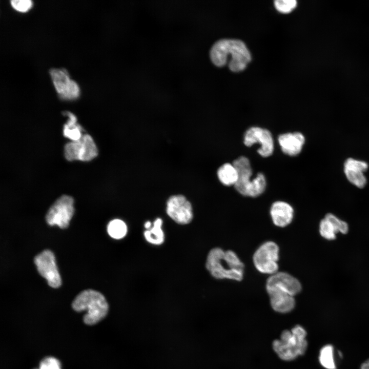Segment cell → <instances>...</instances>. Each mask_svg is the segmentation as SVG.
<instances>
[{"mask_svg": "<svg viewBox=\"0 0 369 369\" xmlns=\"http://www.w3.org/2000/svg\"><path fill=\"white\" fill-rule=\"evenodd\" d=\"M278 140L284 153L289 156H296L301 152L305 142V137L300 132L286 133L280 135Z\"/></svg>", "mask_w": 369, "mask_h": 369, "instance_id": "17", "label": "cell"}, {"mask_svg": "<svg viewBox=\"0 0 369 369\" xmlns=\"http://www.w3.org/2000/svg\"><path fill=\"white\" fill-rule=\"evenodd\" d=\"M319 361L325 369H336L334 356V347L331 344L324 345L320 350Z\"/></svg>", "mask_w": 369, "mask_h": 369, "instance_id": "22", "label": "cell"}, {"mask_svg": "<svg viewBox=\"0 0 369 369\" xmlns=\"http://www.w3.org/2000/svg\"><path fill=\"white\" fill-rule=\"evenodd\" d=\"M166 212L172 219L180 224H188L193 218L191 202L184 196L180 194L172 195L168 198Z\"/></svg>", "mask_w": 369, "mask_h": 369, "instance_id": "11", "label": "cell"}, {"mask_svg": "<svg viewBox=\"0 0 369 369\" xmlns=\"http://www.w3.org/2000/svg\"><path fill=\"white\" fill-rule=\"evenodd\" d=\"M73 203L71 196H60L48 210L46 215L47 223L51 226L57 225L61 229L67 228L74 214Z\"/></svg>", "mask_w": 369, "mask_h": 369, "instance_id": "7", "label": "cell"}, {"mask_svg": "<svg viewBox=\"0 0 369 369\" xmlns=\"http://www.w3.org/2000/svg\"><path fill=\"white\" fill-rule=\"evenodd\" d=\"M10 4L13 9L21 12L28 11L33 5L31 0H11Z\"/></svg>", "mask_w": 369, "mask_h": 369, "instance_id": "26", "label": "cell"}, {"mask_svg": "<svg viewBox=\"0 0 369 369\" xmlns=\"http://www.w3.org/2000/svg\"><path fill=\"white\" fill-rule=\"evenodd\" d=\"M64 153L69 161H87L97 156L98 150L91 136L84 134L78 140L67 143L65 147Z\"/></svg>", "mask_w": 369, "mask_h": 369, "instance_id": "8", "label": "cell"}, {"mask_svg": "<svg viewBox=\"0 0 369 369\" xmlns=\"http://www.w3.org/2000/svg\"><path fill=\"white\" fill-rule=\"evenodd\" d=\"M229 63L230 70L235 72L243 70L251 60V54L244 43L238 39H223L216 42L211 49L210 55L212 63L218 67Z\"/></svg>", "mask_w": 369, "mask_h": 369, "instance_id": "1", "label": "cell"}, {"mask_svg": "<svg viewBox=\"0 0 369 369\" xmlns=\"http://www.w3.org/2000/svg\"><path fill=\"white\" fill-rule=\"evenodd\" d=\"M279 247L273 241L262 244L253 255V260L256 269L260 273L271 275L278 272Z\"/></svg>", "mask_w": 369, "mask_h": 369, "instance_id": "6", "label": "cell"}, {"mask_svg": "<svg viewBox=\"0 0 369 369\" xmlns=\"http://www.w3.org/2000/svg\"><path fill=\"white\" fill-rule=\"evenodd\" d=\"M266 286L276 287L288 292L295 296L301 290L300 281L291 275L283 272H278L271 275L266 280Z\"/></svg>", "mask_w": 369, "mask_h": 369, "instance_id": "16", "label": "cell"}, {"mask_svg": "<svg viewBox=\"0 0 369 369\" xmlns=\"http://www.w3.org/2000/svg\"><path fill=\"white\" fill-rule=\"evenodd\" d=\"M54 87L60 98L74 100L78 97L80 89L74 80L70 79L67 70L64 68H52L49 70Z\"/></svg>", "mask_w": 369, "mask_h": 369, "instance_id": "10", "label": "cell"}, {"mask_svg": "<svg viewBox=\"0 0 369 369\" xmlns=\"http://www.w3.org/2000/svg\"><path fill=\"white\" fill-rule=\"evenodd\" d=\"M38 272L45 278L48 285L58 288L61 284V280L56 265L55 258L50 250H45L34 258Z\"/></svg>", "mask_w": 369, "mask_h": 369, "instance_id": "9", "label": "cell"}, {"mask_svg": "<svg viewBox=\"0 0 369 369\" xmlns=\"http://www.w3.org/2000/svg\"><path fill=\"white\" fill-rule=\"evenodd\" d=\"M274 4L278 11L284 13L291 12L297 6L295 0H276Z\"/></svg>", "mask_w": 369, "mask_h": 369, "instance_id": "24", "label": "cell"}, {"mask_svg": "<svg viewBox=\"0 0 369 369\" xmlns=\"http://www.w3.org/2000/svg\"><path fill=\"white\" fill-rule=\"evenodd\" d=\"M244 144L251 147L255 143H259L260 147L257 152L261 156L267 157L274 151V141L271 132L267 129L253 127L249 128L244 135Z\"/></svg>", "mask_w": 369, "mask_h": 369, "instance_id": "12", "label": "cell"}, {"mask_svg": "<svg viewBox=\"0 0 369 369\" xmlns=\"http://www.w3.org/2000/svg\"><path fill=\"white\" fill-rule=\"evenodd\" d=\"M207 269L216 279L241 281L243 276L244 264L237 254L231 250L219 248L209 252L206 263Z\"/></svg>", "mask_w": 369, "mask_h": 369, "instance_id": "2", "label": "cell"}, {"mask_svg": "<svg viewBox=\"0 0 369 369\" xmlns=\"http://www.w3.org/2000/svg\"><path fill=\"white\" fill-rule=\"evenodd\" d=\"M144 225L145 228L148 230L150 229L151 225V223L150 221H147V222H146Z\"/></svg>", "mask_w": 369, "mask_h": 369, "instance_id": "28", "label": "cell"}, {"mask_svg": "<svg viewBox=\"0 0 369 369\" xmlns=\"http://www.w3.org/2000/svg\"><path fill=\"white\" fill-rule=\"evenodd\" d=\"M348 231V224L332 213L326 214L319 223L320 235L328 240L335 239L338 233L345 234Z\"/></svg>", "mask_w": 369, "mask_h": 369, "instance_id": "14", "label": "cell"}, {"mask_svg": "<svg viewBox=\"0 0 369 369\" xmlns=\"http://www.w3.org/2000/svg\"><path fill=\"white\" fill-rule=\"evenodd\" d=\"M68 116V120L65 124L63 129V134L65 137L72 141H77L82 137V128L77 123L76 116L72 113L66 111L63 113Z\"/></svg>", "mask_w": 369, "mask_h": 369, "instance_id": "19", "label": "cell"}, {"mask_svg": "<svg viewBox=\"0 0 369 369\" xmlns=\"http://www.w3.org/2000/svg\"><path fill=\"white\" fill-rule=\"evenodd\" d=\"M270 214L274 224L279 227H284L292 222L294 216L292 207L286 202H274L270 209Z\"/></svg>", "mask_w": 369, "mask_h": 369, "instance_id": "18", "label": "cell"}, {"mask_svg": "<svg viewBox=\"0 0 369 369\" xmlns=\"http://www.w3.org/2000/svg\"><path fill=\"white\" fill-rule=\"evenodd\" d=\"M360 369H369V358L362 363Z\"/></svg>", "mask_w": 369, "mask_h": 369, "instance_id": "27", "label": "cell"}, {"mask_svg": "<svg viewBox=\"0 0 369 369\" xmlns=\"http://www.w3.org/2000/svg\"><path fill=\"white\" fill-rule=\"evenodd\" d=\"M368 167L366 162L350 157L347 158L344 163V172L350 183L362 189L367 182L364 172L367 170Z\"/></svg>", "mask_w": 369, "mask_h": 369, "instance_id": "13", "label": "cell"}, {"mask_svg": "<svg viewBox=\"0 0 369 369\" xmlns=\"http://www.w3.org/2000/svg\"><path fill=\"white\" fill-rule=\"evenodd\" d=\"M38 369H61L59 361L53 357H47L42 360Z\"/></svg>", "mask_w": 369, "mask_h": 369, "instance_id": "25", "label": "cell"}, {"mask_svg": "<svg viewBox=\"0 0 369 369\" xmlns=\"http://www.w3.org/2000/svg\"><path fill=\"white\" fill-rule=\"evenodd\" d=\"M217 174L221 183L227 186H235L238 179V172L233 163H224L219 168Z\"/></svg>", "mask_w": 369, "mask_h": 369, "instance_id": "20", "label": "cell"}, {"mask_svg": "<svg viewBox=\"0 0 369 369\" xmlns=\"http://www.w3.org/2000/svg\"><path fill=\"white\" fill-rule=\"evenodd\" d=\"M73 309L78 312L86 311L83 321L87 325H94L107 315L109 305L105 296L100 292L88 289L81 291L72 303Z\"/></svg>", "mask_w": 369, "mask_h": 369, "instance_id": "3", "label": "cell"}, {"mask_svg": "<svg viewBox=\"0 0 369 369\" xmlns=\"http://www.w3.org/2000/svg\"><path fill=\"white\" fill-rule=\"evenodd\" d=\"M306 335L305 330L297 325L291 331H283L280 339L273 341V348L281 359L292 361L305 353L308 348Z\"/></svg>", "mask_w": 369, "mask_h": 369, "instance_id": "4", "label": "cell"}, {"mask_svg": "<svg viewBox=\"0 0 369 369\" xmlns=\"http://www.w3.org/2000/svg\"><path fill=\"white\" fill-rule=\"evenodd\" d=\"M125 222L119 219L111 220L107 226L109 235L113 238L119 239L124 238L127 234L128 230Z\"/></svg>", "mask_w": 369, "mask_h": 369, "instance_id": "23", "label": "cell"}, {"mask_svg": "<svg viewBox=\"0 0 369 369\" xmlns=\"http://www.w3.org/2000/svg\"><path fill=\"white\" fill-rule=\"evenodd\" d=\"M162 224V219L157 218L154 222L153 227L144 232L145 238L148 242L155 245H160L163 242L165 235L161 229Z\"/></svg>", "mask_w": 369, "mask_h": 369, "instance_id": "21", "label": "cell"}, {"mask_svg": "<svg viewBox=\"0 0 369 369\" xmlns=\"http://www.w3.org/2000/svg\"><path fill=\"white\" fill-rule=\"evenodd\" d=\"M34 369H38V368H34Z\"/></svg>", "mask_w": 369, "mask_h": 369, "instance_id": "29", "label": "cell"}, {"mask_svg": "<svg viewBox=\"0 0 369 369\" xmlns=\"http://www.w3.org/2000/svg\"><path fill=\"white\" fill-rule=\"evenodd\" d=\"M272 309L280 313L292 311L295 306L294 296L285 291L273 286H266Z\"/></svg>", "mask_w": 369, "mask_h": 369, "instance_id": "15", "label": "cell"}, {"mask_svg": "<svg viewBox=\"0 0 369 369\" xmlns=\"http://www.w3.org/2000/svg\"><path fill=\"white\" fill-rule=\"evenodd\" d=\"M233 165L238 174V179L234 187L240 194L255 197L263 193L266 184L265 176L259 173L254 178L251 179L252 169L248 158L240 156L234 160Z\"/></svg>", "mask_w": 369, "mask_h": 369, "instance_id": "5", "label": "cell"}]
</instances>
